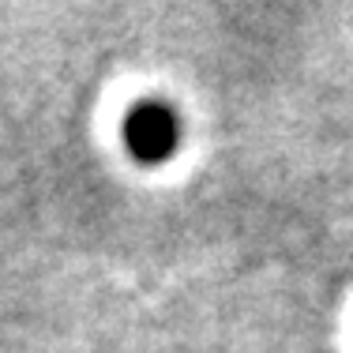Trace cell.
Masks as SVG:
<instances>
[{
    "mask_svg": "<svg viewBox=\"0 0 353 353\" xmlns=\"http://www.w3.org/2000/svg\"><path fill=\"white\" fill-rule=\"evenodd\" d=\"M176 139H181V124H176V113L170 105L143 102L124 121V143H128V150L139 162H162V158H170L176 150Z\"/></svg>",
    "mask_w": 353,
    "mask_h": 353,
    "instance_id": "1",
    "label": "cell"
}]
</instances>
